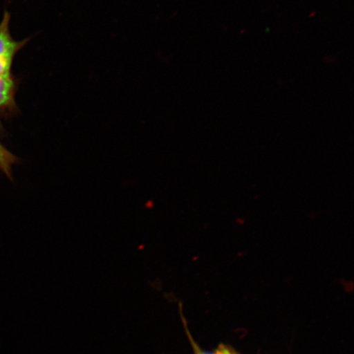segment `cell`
<instances>
[{"instance_id":"5","label":"cell","mask_w":354,"mask_h":354,"mask_svg":"<svg viewBox=\"0 0 354 354\" xmlns=\"http://www.w3.org/2000/svg\"><path fill=\"white\" fill-rule=\"evenodd\" d=\"M215 354H236L233 353L231 349H229L227 347L221 346L218 348V351H216Z\"/></svg>"},{"instance_id":"2","label":"cell","mask_w":354,"mask_h":354,"mask_svg":"<svg viewBox=\"0 0 354 354\" xmlns=\"http://www.w3.org/2000/svg\"><path fill=\"white\" fill-rule=\"evenodd\" d=\"M15 80L12 74L0 76V109L15 106Z\"/></svg>"},{"instance_id":"3","label":"cell","mask_w":354,"mask_h":354,"mask_svg":"<svg viewBox=\"0 0 354 354\" xmlns=\"http://www.w3.org/2000/svg\"><path fill=\"white\" fill-rule=\"evenodd\" d=\"M19 162V158L0 142V172L12 180V167Z\"/></svg>"},{"instance_id":"1","label":"cell","mask_w":354,"mask_h":354,"mask_svg":"<svg viewBox=\"0 0 354 354\" xmlns=\"http://www.w3.org/2000/svg\"><path fill=\"white\" fill-rule=\"evenodd\" d=\"M10 15L4 12L0 22V76L11 74L13 59L22 47L28 42V39L16 41L12 37L10 30Z\"/></svg>"},{"instance_id":"4","label":"cell","mask_w":354,"mask_h":354,"mask_svg":"<svg viewBox=\"0 0 354 354\" xmlns=\"http://www.w3.org/2000/svg\"><path fill=\"white\" fill-rule=\"evenodd\" d=\"M185 330H187V333L189 339L190 344H192L193 347V351L194 354H215V353H210L205 351H203L201 347L198 346V344L194 342V339L192 338V336L190 335L189 332L187 329V326H185Z\"/></svg>"}]
</instances>
